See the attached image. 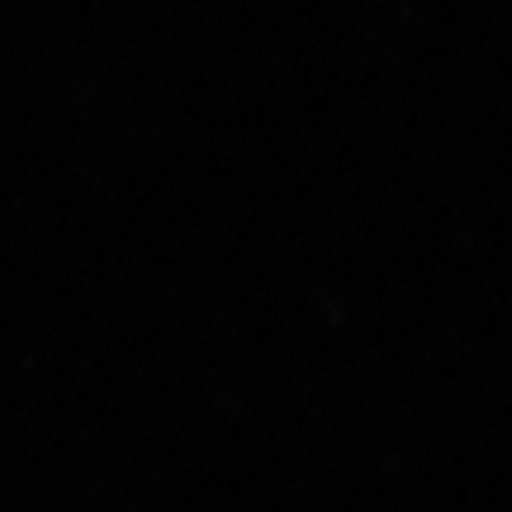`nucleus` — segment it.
I'll list each match as a JSON object with an SVG mask.
<instances>
[]
</instances>
